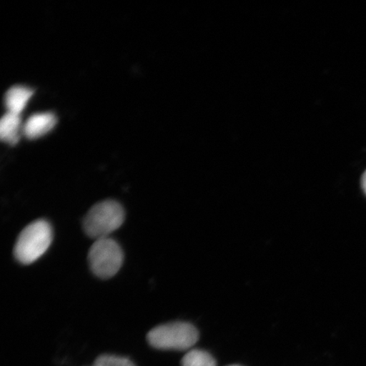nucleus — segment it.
<instances>
[{
  "instance_id": "4",
  "label": "nucleus",
  "mask_w": 366,
  "mask_h": 366,
  "mask_svg": "<svg viewBox=\"0 0 366 366\" xmlns=\"http://www.w3.org/2000/svg\"><path fill=\"white\" fill-rule=\"evenodd\" d=\"M124 255L121 246L111 237L95 240L89 249L90 268L95 276L99 278L114 277L120 271Z\"/></svg>"
},
{
  "instance_id": "2",
  "label": "nucleus",
  "mask_w": 366,
  "mask_h": 366,
  "mask_svg": "<svg viewBox=\"0 0 366 366\" xmlns=\"http://www.w3.org/2000/svg\"><path fill=\"white\" fill-rule=\"evenodd\" d=\"M125 221V212L120 203L104 200L92 207L84 219L86 235L95 240L107 239Z\"/></svg>"
},
{
  "instance_id": "1",
  "label": "nucleus",
  "mask_w": 366,
  "mask_h": 366,
  "mask_svg": "<svg viewBox=\"0 0 366 366\" xmlns=\"http://www.w3.org/2000/svg\"><path fill=\"white\" fill-rule=\"evenodd\" d=\"M52 240L53 230L50 224L44 219H38L23 229L18 236L14 254L20 263L30 264L48 250Z\"/></svg>"
},
{
  "instance_id": "11",
  "label": "nucleus",
  "mask_w": 366,
  "mask_h": 366,
  "mask_svg": "<svg viewBox=\"0 0 366 366\" xmlns=\"http://www.w3.org/2000/svg\"><path fill=\"white\" fill-rule=\"evenodd\" d=\"M232 366H237V365H232Z\"/></svg>"
},
{
  "instance_id": "5",
  "label": "nucleus",
  "mask_w": 366,
  "mask_h": 366,
  "mask_svg": "<svg viewBox=\"0 0 366 366\" xmlns=\"http://www.w3.org/2000/svg\"><path fill=\"white\" fill-rule=\"evenodd\" d=\"M57 118L51 112L36 113L31 116L23 126V134L27 139H36L43 137L56 127Z\"/></svg>"
},
{
  "instance_id": "9",
  "label": "nucleus",
  "mask_w": 366,
  "mask_h": 366,
  "mask_svg": "<svg viewBox=\"0 0 366 366\" xmlns=\"http://www.w3.org/2000/svg\"><path fill=\"white\" fill-rule=\"evenodd\" d=\"M94 366H136L124 357L104 355L95 360Z\"/></svg>"
},
{
  "instance_id": "6",
  "label": "nucleus",
  "mask_w": 366,
  "mask_h": 366,
  "mask_svg": "<svg viewBox=\"0 0 366 366\" xmlns=\"http://www.w3.org/2000/svg\"><path fill=\"white\" fill-rule=\"evenodd\" d=\"M34 91L29 86L17 85L11 86L4 96V104L7 112L20 114L26 107Z\"/></svg>"
},
{
  "instance_id": "10",
  "label": "nucleus",
  "mask_w": 366,
  "mask_h": 366,
  "mask_svg": "<svg viewBox=\"0 0 366 366\" xmlns=\"http://www.w3.org/2000/svg\"><path fill=\"white\" fill-rule=\"evenodd\" d=\"M361 185H362V189L366 194V171L363 174L362 179H361Z\"/></svg>"
},
{
  "instance_id": "7",
  "label": "nucleus",
  "mask_w": 366,
  "mask_h": 366,
  "mask_svg": "<svg viewBox=\"0 0 366 366\" xmlns=\"http://www.w3.org/2000/svg\"><path fill=\"white\" fill-rule=\"evenodd\" d=\"M23 132L20 114L7 112L0 121V137L2 141L10 145H16L21 139Z\"/></svg>"
},
{
  "instance_id": "8",
  "label": "nucleus",
  "mask_w": 366,
  "mask_h": 366,
  "mask_svg": "<svg viewBox=\"0 0 366 366\" xmlns=\"http://www.w3.org/2000/svg\"><path fill=\"white\" fill-rule=\"evenodd\" d=\"M182 366H217V362L208 352L193 350L183 357Z\"/></svg>"
},
{
  "instance_id": "3",
  "label": "nucleus",
  "mask_w": 366,
  "mask_h": 366,
  "mask_svg": "<svg viewBox=\"0 0 366 366\" xmlns=\"http://www.w3.org/2000/svg\"><path fill=\"white\" fill-rule=\"evenodd\" d=\"M149 345L164 350H187L199 340V332L193 325L176 322L160 325L147 335Z\"/></svg>"
}]
</instances>
